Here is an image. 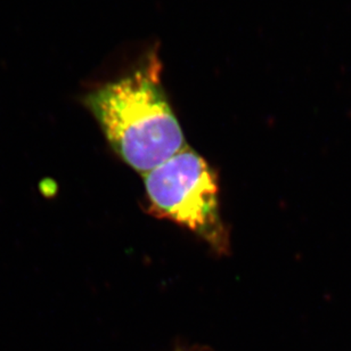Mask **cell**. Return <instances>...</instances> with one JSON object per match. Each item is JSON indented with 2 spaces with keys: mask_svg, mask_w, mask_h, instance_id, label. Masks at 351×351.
<instances>
[{
  "mask_svg": "<svg viewBox=\"0 0 351 351\" xmlns=\"http://www.w3.org/2000/svg\"><path fill=\"white\" fill-rule=\"evenodd\" d=\"M143 177L149 213L185 227L218 254L228 252L230 235L220 217L218 178L202 156L186 146Z\"/></svg>",
  "mask_w": 351,
  "mask_h": 351,
  "instance_id": "obj_2",
  "label": "cell"
},
{
  "mask_svg": "<svg viewBox=\"0 0 351 351\" xmlns=\"http://www.w3.org/2000/svg\"><path fill=\"white\" fill-rule=\"evenodd\" d=\"M156 51L128 75L84 95L82 103L119 158L146 175L185 149V137L161 82Z\"/></svg>",
  "mask_w": 351,
  "mask_h": 351,
  "instance_id": "obj_1",
  "label": "cell"
},
{
  "mask_svg": "<svg viewBox=\"0 0 351 351\" xmlns=\"http://www.w3.org/2000/svg\"><path fill=\"white\" fill-rule=\"evenodd\" d=\"M173 351H213L211 349L206 348V347H177Z\"/></svg>",
  "mask_w": 351,
  "mask_h": 351,
  "instance_id": "obj_3",
  "label": "cell"
}]
</instances>
